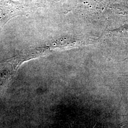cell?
I'll use <instances>...</instances> for the list:
<instances>
[{
    "label": "cell",
    "mask_w": 128,
    "mask_h": 128,
    "mask_svg": "<svg viewBox=\"0 0 128 128\" xmlns=\"http://www.w3.org/2000/svg\"><path fill=\"white\" fill-rule=\"evenodd\" d=\"M93 128H105L102 124L100 122H96Z\"/></svg>",
    "instance_id": "6da1fadb"
}]
</instances>
